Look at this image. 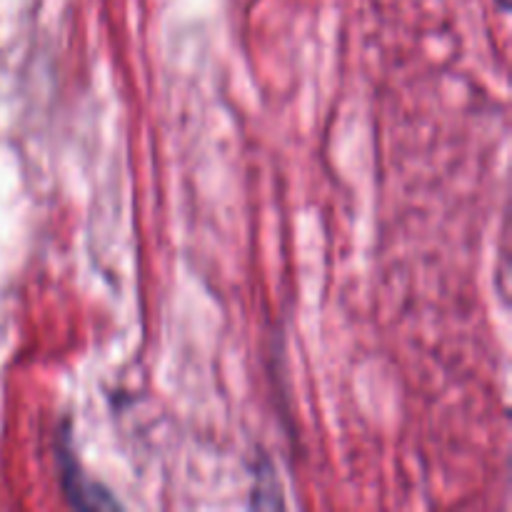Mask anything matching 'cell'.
Wrapping results in <instances>:
<instances>
[{
    "label": "cell",
    "instance_id": "6da1fadb",
    "mask_svg": "<svg viewBox=\"0 0 512 512\" xmlns=\"http://www.w3.org/2000/svg\"><path fill=\"white\" fill-rule=\"evenodd\" d=\"M505 3H508V0H503V5H505Z\"/></svg>",
    "mask_w": 512,
    "mask_h": 512
}]
</instances>
